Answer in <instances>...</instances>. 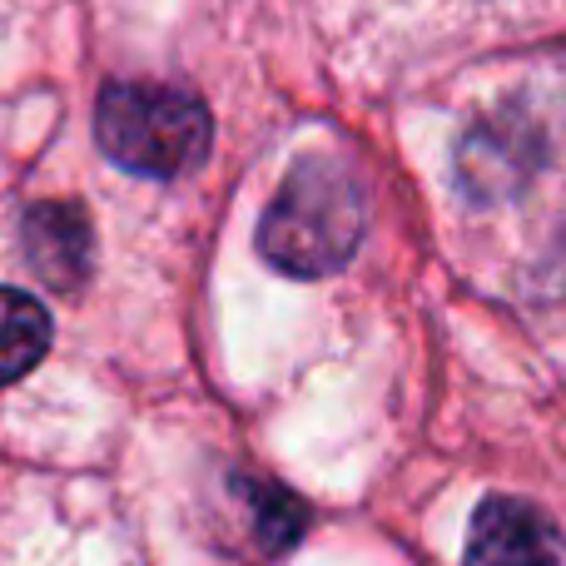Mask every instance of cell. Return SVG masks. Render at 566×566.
<instances>
[{"label":"cell","instance_id":"cell-1","mask_svg":"<svg viewBox=\"0 0 566 566\" xmlns=\"http://www.w3.org/2000/svg\"><path fill=\"white\" fill-rule=\"evenodd\" d=\"M363 189L338 159H303L279 185L259 224V254L293 279H328L363 244Z\"/></svg>","mask_w":566,"mask_h":566},{"label":"cell","instance_id":"cell-2","mask_svg":"<svg viewBox=\"0 0 566 566\" xmlns=\"http://www.w3.org/2000/svg\"><path fill=\"white\" fill-rule=\"evenodd\" d=\"M95 135L99 149L119 169L175 179L209 155L214 125H209V109L195 95H185L175 85L135 80V85H109L99 95Z\"/></svg>","mask_w":566,"mask_h":566},{"label":"cell","instance_id":"cell-3","mask_svg":"<svg viewBox=\"0 0 566 566\" xmlns=\"http://www.w3.org/2000/svg\"><path fill=\"white\" fill-rule=\"evenodd\" d=\"M552 145H557V125H547L542 99H532V95L507 99V105L482 115L478 125L462 135V145H458L462 195L478 199V205L517 195L552 159Z\"/></svg>","mask_w":566,"mask_h":566},{"label":"cell","instance_id":"cell-4","mask_svg":"<svg viewBox=\"0 0 566 566\" xmlns=\"http://www.w3.org/2000/svg\"><path fill=\"white\" fill-rule=\"evenodd\" d=\"M468 566H566V537L532 502L488 497L472 522Z\"/></svg>","mask_w":566,"mask_h":566},{"label":"cell","instance_id":"cell-5","mask_svg":"<svg viewBox=\"0 0 566 566\" xmlns=\"http://www.w3.org/2000/svg\"><path fill=\"white\" fill-rule=\"evenodd\" d=\"M20 244H25V264L50 289H75L90 274V259H95V229H90V214L80 205L45 199L25 214Z\"/></svg>","mask_w":566,"mask_h":566},{"label":"cell","instance_id":"cell-6","mask_svg":"<svg viewBox=\"0 0 566 566\" xmlns=\"http://www.w3.org/2000/svg\"><path fill=\"white\" fill-rule=\"evenodd\" d=\"M50 348V313L30 293L0 289V388L25 378Z\"/></svg>","mask_w":566,"mask_h":566},{"label":"cell","instance_id":"cell-7","mask_svg":"<svg viewBox=\"0 0 566 566\" xmlns=\"http://www.w3.org/2000/svg\"><path fill=\"white\" fill-rule=\"evenodd\" d=\"M254 502H259V532H264V547L279 552V547H289V542H298V532H303V502L298 497H289V492L259 482Z\"/></svg>","mask_w":566,"mask_h":566}]
</instances>
